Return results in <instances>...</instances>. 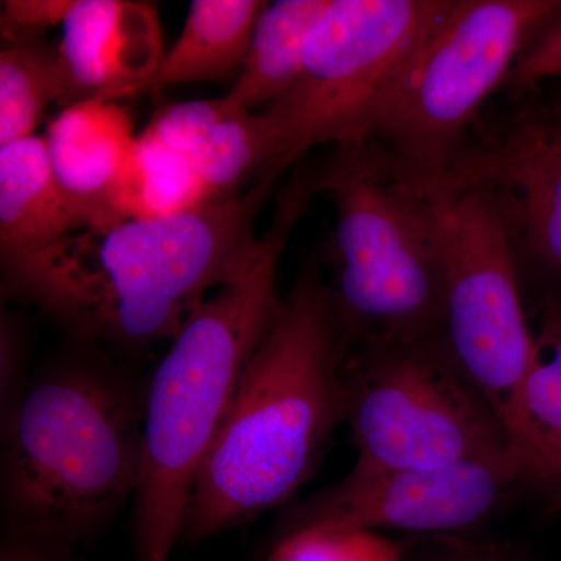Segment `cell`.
I'll return each mask as SVG.
<instances>
[{
  "instance_id": "6da1fadb",
  "label": "cell",
  "mask_w": 561,
  "mask_h": 561,
  "mask_svg": "<svg viewBox=\"0 0 561 561\" xmlns=\"http://www.w3.org/2000/svg\"><path fill=\"white\" fill-rule=\"evenodd\" d=\"M279 172L241 194L173 216L87 228L2 261L10 297L32 302L83 341L138 348L172 341L256 253V220Z\"/></svg>"
},
{
  "instance_id": "7a4b0ae2",
  "label": "cell",
  "mask_w": 561,
  "mask_h": 561,
  "mask_svg": "<svg viewBox=\"0 0 561 561\" xmlns=\"http://www.w3.org/2000/svg\"><path fill=\"white\" fill-rule=\"evenodd\" d=\"M343 343L330 289L302 273L247 362L192 486L180 541L249 523L309 481L348 413Z\"/></svg>"
},
{
  "instance_id": "3957f363",
  "label": "cell",
  "mask_w": 561,
  "mask_h": 561,
  "mask_svg": "<svg viewBox=\"0 0 561 561\" xmlns=\"http://www.w3.org/2000/svg\"><path fill=\"white\" fill-rule=\"evenodd\" d=\"M313 195L311 179L291 176L249 265L203 302L154 368L144 393L142 470L133 501L135 561L172 559L195 479L247 362L279 311V262Z\"/></svg>"
},
{
  "instance_id": "277c9868",
  "label": "cell",
  "mask_w": 561,
  "mask_h": 561,
  "mask_svg": "<svg viewBox=\"0 0 561 561\" xmlns=\"http://www.w3.org/2000/svg\"><path fill=\"white\" fill-rule=\"evenodd\" d=\"M142 408L130 381L94 360L31 383L2 427L7 534L69 548L105 529L138 491Z\"/></svg>"
},
{
  "instance_id": "5b68a950",
  "label": "cell",
  "mask_w": 561,
  "mask_h": 561,
  "mask_svg": "<svg viewBox=\"0 0 561 561\" xmlns=\"http://www.w3.org/2000/svg\"><path fill=\"white\" fill-rule=\"evenodd\" d=\"M335 209V286L343 342L401 343L442 335V264L426 195L402 183L381 147H334L316 169Z\"/></svg>"
},
{
  "instance_id": "8992f818",
  "label": "cell",
  "mask_w": 561,
  "mask_h": 561,
  "mask_svg": "<svg viewBox=\"0 0 561 561\" xmlns=\"http://www.w3.org/2000/svg\"><path fill=\"white\" fill-rule=\"evenodd\" d=\"M559 14L561 0H449L373 117L368 140L402 183L426 191L443 179L483 103Z\"/></svg>"
},
{
  "instance_id": "52a82bcc",
  "label": "cell",
  "mask_w": 561,
  "mask_h": 561,
  "mask_svg": "<svg viewBox=\"0 0 561 561\" xmlns=\"http://www.w3.org/2000/svg\"><path fill=\"white\" fill-rule=\"evenodd\" d=\"M343 370L354 467L434 470L516 449L504 421L457 367L442 335L359 345Z\"/></svg>"
},
{
  "instance_id": "ba28073f",
  "label": "cell",
  "mask_w": 561,
  "mask_h": 561,
  "mask_svg": "<svg viewBox=\"0 0 561 561\" xmlns=\"http://www.w3.org/2000/svg\"><path fill=\"white\" fill-rule=\"evenodd\" d=\"M421 194L430 201L440 249L443 343L513 442L535 332L524 312L511 221L486 187L457 184Z\"/></svg>"
},
{
  "instance_id": "9c48e42d",
  "label": "cell",
  "mask_w": 561,
  "mask_h": 561,
  "mask_svg": "<svg viewBox=\"0 0 561 561\" xmlns=\"http://www.w3.org/2000/svg\"><path fill=\"white\" fill-rule=\"evenodd\" d=\"M449 0H330L306 44L300 80L262 108L279 139L276 169L313 147L368 142L383 95Z\"/></svg>"
},
{
  "instance_id": "30bf717a",
  "label": "cell",
  "mask_w": 561,
  "mask_h": 561,
  "mask_svg": "<svg viewBox=\"0 0 561 561\" xmlns=\"http://www.w3.org/2000/svg\"><path fill=\"white\" fill-rule=\"evenodd\" d=\"M524 482H535L522 453L434 470L354 467L334 485L301 502L287 531L312 526L420 535H470ZM283 534V535H284Z\"/></svg>"
},
{
  "instance_id": "8fae6325",
  "label": "cell",
  "mask_w": 561,
  "mask_h": 561,
  "mask_svg": "<svg viewBox=\"0 0 561 561\" xmlns=\"http://www.w3.org/2000/svg\"><path fill=\"white\" fill-rule=\"evenodd\" d=\"M457 184L494 192L519 253L561 283V116L527 117L489 144L463 147L435 186Z\"/></svg>"
},
{
  "instance_id": "7c38bea8",
  "label": "cell",
  "mask_w": 561,
  "mask_h": 561,
  "mask_svg": "<svg viewBox=\"0 0 561 561\" xmlns=\"http://www.w3.org/2000/svg\"><path fill=\"white\" fill-rule=\"evenodd\" d=\"M58 49L68 80L65 108L147 92L165 55L157 10L133 0H73Z\"/></svg>"
},
{
  "instance_id": "4fadbf2b",
  "label": "cell",
  "mask_w": 561,
  "mask_h": 561,
  "mask_svg": "<svg viewBox=\"0 0 561 561\" xmlns=\"http://www.w3.org/2000/svg\"><path fill=\"white\" fill-rule=\"evenodd\" d=\"M140 135L184 158L213 202L241 194L267 171L279 172V139L271 121L225 95L168 103Z\"/></svg>"
},
{
  "instance_id": "5bb4252c",
  "label": "cell",
  "mask_w": 561,
  "mask_h": 561,
  "mask_svg": "<svg viewBox=\"0 0 561 561\" xmlns=\"http://www.w3.org/2000/svg\"><path fill=\"white\" fill-rule=\"evenodd\" d=\"M43 139L58 186L103 225L119 221L113 202L139 140L130 113L101 99L72 103L49 122Z\"/></svg>"
},
{
  "instance_id": "9a60e30c",
  "label": "cell",
  "mask_w": 561,
  "mask_h": 561,
  "mask_svg": "<svg viewBox=\"0 0 561 561\" xmlns=\"http://www.w3.org/2000/svg\"><path fill=\"white\" fill-rule=\"evenodd\" d=\"M101 225L98 213L58 186L43 138L0 146V260L33 253Z\"/></svg>"
},
{
  "instance_id": "2e32d148",
  "label": "cell",
  "mask_w": 561,
  "mask_h": 561,
  "mask_svg": "<svg viewBox=\"0 0 561 561\" xmlns=\"http://www.w3.org/2000/svg\"><path fill=\"white\" fill-rule=\"evenodd\" d=\"M264 5L261 0L191 2L183 31L147 92L184 83H234Z\"/></svg>"
},
{
  "instance_id": "e0dca14e",
  "label": "cell",
  "mask_w": 561,
  "mask_h": 561,
  "mask_svg": "<svg viewBox=\"0 0 561 561\" xmlns=\"http://www.w3.org/2000/svg\"><path fill=\"white\" fill-rule=\"evenodd\" d=\"M330 0L265 2L238 79L225 98L241 108L268 106L300 80L306 44Z\"/></svg>"
},
{
  "instance_id": "ac0fdd59",
  "label": "cell",
  "mask_w": 561,
  "mask_h": 561,
  "mask_svg": "<svg viewBox=\"0 0 561 561\" xmlns=\"http://www.w3.org/2000/svg\"><path fill=\"white\" fill-rule=\"evenodd\" d=\"M516 449L534 481L561 501V312L549 301L519 389Z\"/></svg>"
},
{
  "instance_id": "d6986e66",
  "label": "cell",
  "mask_w": 561,
  "mask_h": 561,
  "mask_svg": "<svg viewBox=\"0 0 561 561\" xmlns=\"http://www.w3.org/2000/svg\"><path fill=\"white\" fill-rule=\"evenodd\" d=\"M60 49L39 36L7 38L0 50V146L31 138L51 103L65 105Z\"/></svg>"
},
{
  "instance_id": "ffe728a7",
  "label": "cell",
  "mask_w": 561,
  "mask_h": 561,
  "mask_svg": "<svg viewBox=\"0 0 561 561\" xmlns=\"http://www.w3.org/2000/svg\"><path fill=\"white\" fill-rule=\"evenodd\" d=\"M402 551L379 531L312 524L284 534L267 561H401Z\"/></svg>"
},
{
  "instance_id": "44dd1931",
  "label": "cell",
  "mask_w": 561,
  "mask_h": 561,
  "mask_svg": "<svg viewBox=\"0 0 561 561\" xmlns=\"http://www.w3.org/2000/svg\"><path fill=\"white\" fill-rule=\"evenodd\" d=\"M401 561H534L526 549L508 541L471 535H420L404 541Z\"/></svg>"
},
{
  "instance_id": "7402d4cb",
  "label": "cell",
  "mask_w": 561,
  "mask_h": 561,
  "mask_svg": "<svg viewBox=\"0 0 561 561\" xmlns=\"http://www.w3.org/2000/svg\"><path fill=\"white\" fill-rule=\"evenodd\" d=\"M24 334L9 313L0 320V423L2 427L16 412L28 386L25 383Z\"/></svg>"
},
{
  "instance_id": "603a6c76",
  "label": "cell",
  "mask_w": 561,
  "mask_h": 561,
  "mask_svg": "<svg viewBox=\"0 0 561 561\" xmlns=\"http://www.w3.org/2000/svg\"><path fill=\"white\" fill-rule=\"evenodd\" d=\"M556 77H561V14L526 47L505 84L513 91L523 92Z\"/></svg>"
},
{
  "instance_id": "cb8c5ba5",
  "label": "cell",
  "mask_w": 561,
  "mask_h": 561,
  "mask_svg": "<svg viewBox=\"0 0 561 561\" xmlns=\"http://www.w3.org/2000/svg\"><path fill=\"white\" fill-rule=\"evenodd\" d=\"M73 0H7L2 2L3 38L38 36L46 28L61 24Z\"/></svg>"
},
{
  "instance_id": "d4e9b609",
  "label": "cell",
  "mask_w": 561,
  "mask_h": 561,
  "mask_svg": "<svg viewBox=\"0 0 561 561\" xmlns=\"http://www.w3.org/2000/svg\"><path fill=\"white\" fill-rule=\"evenodd\" d=\"M0 561H76L69 556V548L49 542L28 540L7 534L0 552Z\"/></svg>"
},
{
  "instance_id": "484cf974",
  "label": "cell",
  "mask_w": 561,
  "mask_h": 561,
  "mask_svg": "<svg viewBox=\"0 0 561 561\" xmlns=\"http://www.w3.org/2000/svg\"><path fill=\"white\" fill-rule=\"evenodd\" d=\"M553 305L557 306V309H559V311L561 312V301L559 300H553Z\"/></svg>"
}]
</instances>
